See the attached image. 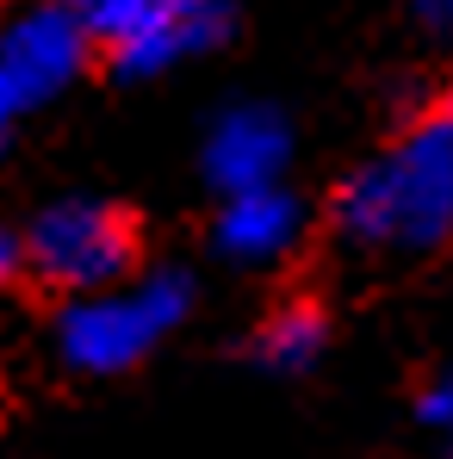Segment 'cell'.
I'll use <instances>...</instances> for the list:
<instances>
[{"mask_svg":"<svg viewBox=\"0 0 453 459\" xmlns=\"http://www.w3.org/2000/svg\"><path fill=\"white\" fill-rule=\"evenodd\" d=\"M304 236V205L299 193L286 186H261V193H236L218 205V224H212V242L224 261H242V267H274L299 248Z\"/></svg>","mask_w":453,"mask_h":459,"instance_id":"cell-7","label":"cell"},{"mask_svg":"<svg viewBox=\"0 0 453 459\" xmlns=\"http://www.w3.org/2000/svg\"><path fill=\"white\" fill-rule=\"evenodd\" d=\"M335 236L367 255H429L453 242V125L448 112L410 125L391 150L361 161L335 205Z\"/></svg>","mask_w":453,"mask_h":459,"instance_id":"cell-1","label":"cell"},{"mask_svg":"<svg viewBox=\"0 0 453 459\" xmlns=\"http://www.w3.org/2000/svg\"><path fill=\"white\" fill-rule=\"evenodd\" d=\"M286 161H292V125L267 100H236V106H224L212 118V131H205V180L224 199L280 186Z\"/></svg>","mask_w":453,"mask_h":459,"instance_id":"cell-5","label":"cell"},{"mask_svg":"<svg viewBox=\"0 0 453 459\" xmlns=\"http://www.w3.org/2000/svg\"><path fill=\"white\" fill-rule=\"evenodd\" d=\"M448 125H453V100H448Z\"/></svg>","mask_w":453,"mask_h":459,"instance_id":"cell-13","label":"cell"},{"mask_svg":"<svg viewBox=\"0 0 453 459\" xmlns=\"http://www.w3.org/2000/svg\"><path fill=\"white\" fill-rule=\"evenodd\" d=\"M448 441H453V429H448Z\"/></svg>","mask_w":453,"mask_h":459,"instance_id":"cell-14","label":"cell"},{"mask_svg":"<svg viewBox=\"0 0 453 459\" xmlns=\"http://www.w3.org/2000/svg\"><path fill=\"white\" fill-rule=\"evenodd\" d=\"M416 19H423L435 38H448V44H453V0H423V6H416Z\"/></svg>","mask_w":453,"mask_h":459,"instance_id":"cell-11","label":"cell"},{"mask_svg":"<svg viewBox=\"0 0 453 459\" xmlns=\"http://www.w3.org/2000/svg\"><path fill=\"white\" fill-rule=\"evenodd\" d=\"M323 342H329V323L317 305H280L255 335V360L267 373H304V367H317Z\"/></svg>","mask_w":453,"mask_h":459,"instance_id":"cell-8","label":"cell"},{"mask_svg":"<svg viewBox=\"0 0 453 459\" xmlns=\"http://www.w3.org/2000/svg\"><path fill=\"white\" fill-rule=\"evenodd\" d=\"M87 25L75 6H31L0 31V75L19 87L25 106L63 93L87 69Z\"/></svg>","mask_w":453,"mask_h":459,"instance_id":"cell-6","label":"cell"},{"mask_svg":"<svg viewBox=\"0 0 453 459\" xmlns=\"http://www.w3.org/2000/svg\"><path fill=\"white\" fill-rule=\"evenodd\" d=\"M416 422H429V429H441V435L453 429V373H441V379L423 385V397H416Z\"/></svg>","mask_w":453,"mask_h":459,"instance_id":"cell-9","label":"cell"},{"mask_svg":"<svg viewBox=\"0 0 453 459\" xmlns=\"http://www.w3.org/2000/svg\"><path fill=\"white\" fill-rule=\"evenodd\" d=\"M19 261L69 299H93L125 286V273L137 267V230L112 199L69 193L31 212V224L19 230Z\"/></svg>","mask_w":453,"mask_h":459,"instance_id":"cell-3","label":"cell"},{"mask_svg":"<svg viewBox=\"0 0 453 459\" xmlns=\"http://www.w3.org/2000/svg\"><path fill=\"white\" fill-rule=\"evenodd\" d=\"M19 267H25V261H19V236L0 224V292H6V280H13Z\"/></svg>","mask_w":453,"mask_h":459,"instance_id":"cell-12","label":"cell"},{"mask_svg":"<svg viewBox=\"0 0 453 459\" xmlns=\"http://www.w3.org/2000/svg\"><path fill=\"white\" fill-rule=\"evenodd\" d=\"M81 25H87V44H106L118 75L144 81L224 44L236 13L224 0H93L81 6Z\"/></svg>","mask_w":453,"mask_h":459,"instance_id":"cell-4","label":"cell"},{"mask_svg":"<svg viewBox=\"0 0 453 459\" xmlns=\"http://www.w3.org/2000/svg\"><path fill=\"white\" fill-rule=\"evenodd\" d=\"M193 310V280L180 267H150L131 286L93 292V299H69L57 316V354L75 373H125L144 354H155Z\"/></svg>","mask_w":453,"mask_h":459,"instance_id":"cell-2","label":"cell"},{"mask_svg":"<svg viewBox=\"0 0 453 459\" xmlns=\"http://www.w3.org/2000/svg\"><path fill=\"white\" fill-rule=\"evenodd\" d=\"M19 112H25V100H19V87L0 75V155H6V143H13V125H19Z\"/></svg>","mask_w":453,"mask_h":459,"instance_id":"cell-10","label":"cell"}]
</instances>
